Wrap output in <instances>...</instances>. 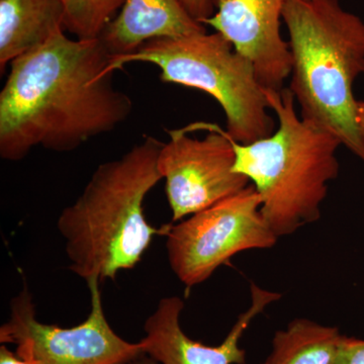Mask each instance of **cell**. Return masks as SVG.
I'll list each match as a JSON object with an SVG mask.
<instances>
[{"instance_id":"obj_7","label":"cell","mask_w":364,"mask_h":364,"mask_svg":"<svg viewBox=\"0 0 364 364\" xmlns=\"http://www.w3.org/2000/svg\"><path fill=\"white\" fill-rule=\"evenodd\" d=\"M91 309L87 318L71 328L45 324L36 317L26 284L11 301L9 321L0 327L1 344L16 345V353L33 364H133L144 355L142 342L126 341L107 322L100 280L86 282Z\"/></svg>"},{"instance_id":"obj_2","label":"cell","mask_w":364,"mask_h":364,"mask_svg":"<svg viewBox=\"0 0 364 364\" xmlns=\"http://www.w3.org/2000/svg\"><path fill=\"white\" fill-rule=\"evenodd\" d=\"M162 144L146 136L123 156L98 165L77 200L60 214L69 269L85 282L116 279L140 262L156 235H166L169 224L152 226L143 207L163 179L157 166Z\"/></svg>"},{"instance_id":"obj_6","label":"cell","mask_w":364,"mask_h":364,"mask_svg":"<svg viewBox=\"0 0 364 364\" xmlns=\"http://www.w3.org/2000/svg\"><path fill=\"white\" fill-rule=\"evenodd\" d=\"M252 183L212 207L169 224L166 250L170 267L188 289L203 284L236 254L275 245L279 237L261 213Z\"/></svg>"},{"instance_id":"obj_15","label":"cell","mask_w":364,"mask_h":364,"mask_svg":"<svg viewBox=\"0 0 364 364\" xmlns=\"http://www.w3.org/2000/svg\"><path fill=\"white\" fill-rule=\"evenodd\" d=\"M333 364H364V340L342 335Z\"/></svg>"},{"instance_id":"obj_5","label":"cell","mask_w":364,"mask_h":364,"mask_svg":"<svg viewBox=\"0 0 364 364\" xmlns=\"http://www.w3.org/2000/svg\"><path fill=\"white\" fill-rule=\"evenodd\" d=\"M132 62L157 66L163 82L214 97L226 114V132L235 142L251 144L274 133L272 109L252 63L220 33L148 41L130 55L112 57L109 68L117 72Z\"/></svg>"},{"instance_id":"obj_16","label":"cell","mask_w":364,"mask_h":364,"mask_svg":"<svg viewBox=\"0 0 364 364\" xmlns=\"http://www.w3.org/2000/svg\"><path fill=\"white\" fill-rule=\"evenodd\" d=\"M182 6L198 23L210 18L215 14L214 0H181Z\"/></svg>"},{"instance_id":"obj_1","label":"cell","mask_w":364,"mask_h":364,"mask_svg":"<svg viewBox=\"0 0 364 364\" xmlns=\"http://www.w3.org/2000/svg\"><path fill=\"white\" fill-rule=\"evenodd\" d=\"M112 55L100 39L61 30L14 59L0 92V156L18 162L33 149L71 152L124 123L130 97L117 90Z\"/></svg>"},{"instance_id":"obj_18","label":"cell","mask_w":364,"mask_h":364,"mask_svg":"<svg viewBox=\"0 0 364 364\" xmlns=\"http://www.w3.org/2000/svg\"><path fill=\"white\" fill-rule=\"evenodd\" d=\"M358 123L359 131L364 139V100H358Z\"/></svg>"},{"instance_id":"obj_8","label":"cell","mask_w":364,"mask_h":364,"mask_svg":"<svg viewBox=\"0 0 364 364\" xmlns=\"http://www.w3.org/2000/svg\"><path fill=\"white\" fill-rule=\"evenodd\" d=\"M207 130L205 138L188 135V127L167 131L157 166L166 181L167 200L172 222L176 223L212 207L251 184L250 179L234 171V140L215 124L196 123Z\"/></svg>"},{"instance_id":"obj_3","label":"cell","mask_w":364,"mask_h":364,"mask_svg":"<svg viewBox=\"0 0 364 364\" xmlns=\"http://www.w3.org/2000/svg\"><path fill=\"white\" fill-rule=\"evenodd\" d=\"M293 57L289 90L301 117L330 132L364 161L353 85L364 73V21L339 0H287Z\"/></svg>"},{"instance_id":"obj_14","label":"cell","mask_w":364,"mask_h":364,"mask_svg":"<svg viewBox=\"0 0 364 364\" xmlns=\"http://www.w3.org/2000/svg\"><path fill=\"white\" fill-rule=\"evenodd\" d=\"M64 30L76 39H100L121 11L124 0H61Z\"/></svg>"},{"instance_id":"obj_11","label":"cell","mask_w":364,"mask_h":364,"mask_svg":"<svg viewBox=\"0 0 364 364\" xmlns=\"http://www.w3.org/2000/svg\"><path fill=\"white\" fill-rule=\"evenodd\" d=\"M181 0H124L123 7L100 36L112 56H127L148 41L205 33Z\"/></svg>"},{"instance_id":"obj_19","label":"cell","mask_w":364,"mask_h":364,"mask_svg":"<svg viewBox=\"0 0 364 364\" xmlns=\"http://www.w3.org/2000/svg\"><path fill=\"white\" fill-rule=\"evenodd\" d=\"M133 364H159L156 363V361L153 360L152 358H150L149 356L146 355V354H144V355L140 356L135 363Z\"/></svg>"},{"instance_id":"obj_13","label":"cell","mask_w":364,"mask_h":364,"mask_svg":"<svg viewBox=\"0 0 364 364\" xmlns=\"http://www.w3.org/2000/svg\"><path fill=\"white\" fill-rule=\"evenodd\" d=\"M341 336L337 327L294 318L275 333L272 352L263 364H333Z\"/></svg>"},{"instance_id":"obj_17","label":"cell","mask_w":364,"mask_h":364,"mask_svg":"<svg viewBox=\"0 0 364 364\" xmlns=\"http://www.w3.org/2000/svg\"><path fill=\"white\" fill-rule=\"evenodd\" d=\"M0 364H33L31 361L20 358L16 352L9 350L6 344L0 347Z\"/></svg>"},{"instance_id":"obj_10","label":"cell","mask_w":364,"mask_h":364,"mask_svg":"<svg viewBox=\"0 0 364 364\" xmlns=\"http://www.w3.org/2000/svg\"><path fill=\"white\" fill-rule=\"evenodd\" d=\"M282 294L251 284V306L241 314L226 338L218 346H208L189 338L181 329L183 299L167 296L160 299L156 310L144 324L146 336L141 342L144 353L159 364H246V351L240 340L254 318Z\"/></svg>"},{"instance_id":"obj_9","label":"cell","mask_w":364,"mask_h":364,"mask_svg":"<svg viewBox=\"0 0 364 364\" xmlns=\"http://www.w3.org/2000/svg\"><path fill=\"white\" fill-rule=\"evenodd\" d=\"M287 0H214L217 13L203 21L252 63L265 90H280L293 67L289 43L280 33Z\"/></svg>"},{"instance_id":"obj_4","label":"cell","mask_w":364,"mask_h":364,"mask_svg":"<svg viewBox=\"0 0 364 364\" xmlns=\"http://www.w3.org/2000/svg\"><path fill=\"white\" fill-rule=\"evenodd\" d=\"M279 129L251 144L235 142L234 171L250 179L261 213L277 237L317 222L328 184L338 177L341 142L330 132L298 116L289 88L265 90Z\"/></svg>"},{"instance_id":"obj_12","label":"cell","mask_w":364,"mask_h":364,"mask_svg":"<svg viewBox=\"0 0 364 364\" xmlns=\"http://www.w3.org/2000/svg\"><path fill=\"white\" fill-rule=\"evenodd\" d=\"M61 0H0V71L64 30ZM65 31V30H64Z\"/></svg>"}]
</instances>
